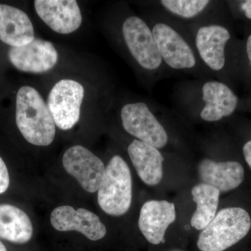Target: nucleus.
Returning <instances> with one entry per match:
<instances>
[{"label": "nucleus", "mask_w": 251, "mask_h": 251, "mask_svg": "<svg viewBox=\"0 0 251 251\" xmlns=\"http://www.w3.org/2000/svg\"><path fill=\"white\" fill-rule=\"evenodd\" d=\"M63 166L75 177L87 192L98 191L105 175L103 161L90 150L80 145L68 149L62 158Z\"/></svg>", "instance_id": "obj_8"}, {"label": "nucleus", "mask_w": 251, "mask_h": 251, "mask_svg": "<svg viewBox=\"0 0 251 251\" xmlns=\"http://www.w3.org/2000/svg\"><path fill=\"white\" fill-rule=\"evenodd\" d=\"M220 191L209 185L201 183L191 190L193 200L196 203V211L191 220L195 229L202 231L217 214Z\"/></svg>", "instance_id": "obj_19"}, {"label": "nucleus", "mask_w": 251, "mask_h": 251, "mask_svg": "<svg viewBox=\"0 0 251 251\" xmlns=\"http://www.w3.org/2000/svg\"><path fill=\"white\" fill-rule=\"evenodd\" d=\"M34 39V27L27 15L14 6L0 4V40L11 47H21Z\"/></svg>", "instance_id": "obj_16"}, {"label": "nucleus", "mask_w": 251, "mask_h": 251, "mask_svg": "<svg viewBox=\"0 0 251 251\" xmlns=\"http://www.w3.org/2000/svg\"><path fill=\"white\" fill-rule=\"evenodd\" d=\"M175 219L174 203L166 201H150L142 206L138 226L142 234L150 244L158 245L164 242L167 229L175 222Z\"/></svg>", "instance_id": "obj_12"}, {"label": "nucleus", "mask_w": 251, "mask_h": 251, "mask_svg": "<svg viewBox=\"0 0 251 251\" xmlns=\"http://www.w3.org/2000/svg\"><path fill=\"white\" fill-rule=\"evenodd\" d=\"M243 153L247 164L251 169V140L244 145L243 148Z\"/></svg>", "instance_id": "obj_22"}, {"label": "nucleus", "mask_w": 251, "mask_h": 251, "mask_svg": "<svg viewBox=\"0 0 251 251\" xmlns=\"http://www.w3.org/2000/svg\"><path fill=\"white\" fill-rule=\"evenodd\" d=\"M52 227L61 232L77 231L92 241L103 239L106 234V227L99 216L92 211L71 206L55 208L50 214Z\"/></svg>", "instance_id": "obj_9"}, {"label": "nucleus", "mask_w": 251, "mask_h": 251, "mask_svg": "<svg viewBox=\"0 0 251 251\" xmlns=\"http://www.w3.org/2000/svg\"><path fill=\"white\" fill-rule=\"evenodd\" d=\"M126 45L133 58L145 70L156 71L161 67L162 59L152 30L138 16L127 18L122 25Z\"/></svg>", "instance_id": "obj_6"}, {"label": "nucleus", "mask_w": 251, "mask_h": 251, "mask_svg": "<svg viewBox=\"0 0 251 251\" xmlns=\"http://www.w3.org/2000/svg\"><path fill=\"white\" fill-rule=\"evenodd\" d=\"M34 6L41 19L59 34L74 32L82 23V15L75 0H36Z\"/></svg>", "instance_id": "obj_11"}, {"label": "nucleus", "mask_w": 251, "mask_h": 251, "mask_svg": "<svg viewBox=\"0 0 251 251\" xmlns=\"http://www.w3.org/2000/svg\"><path fill=\"white\" fill-rule=\"evenodd\" d=\"M0 251H7L6 247H4V244L1 242H0Z\"/></svg>", "instance_id": "obj_25"}, {"label": "nucleus", "mask_w": 251, "mask_h": 251, "mask_svg": "<svg viewBox=\"0 0 251 251\" xmlns=\"http://www.w3.org/2000/svg\"><path fill=\"white\" fill-rule=\"evenodd\" d=\"M9 172L4 161L0 157V194L6 192L9 188Z\"/></svg>", "instance_id": "obj_21"}, {"label": "nucleus", "mask_w": 251, "mask_h": 251, "mask_svg": "<svg viewBox=\"0 0 251 251\" xmlns=\"http://www.w3.org/2000/svg\"><path fill=\"white\" fill-rule=\"evenodd\" d=\"M132 202V177L126 162L118 155L112 157L105 168L98 190V202L109 215H124Z\"/></svg>", "instance_id": "obj_3"}, {"label": "nucleus", "mask_w": 251, "mask_h": 251, "mask_svg": "<svg viewBox=\"0 0 251 251\" xmlns=\"http://www.w3.org/2000/svg\"><path fill=\"white\" fill-rule=\"evenodd\" d=\"M247 51L248 57H249L251 65V34L249 36V38H248L247 39Z\"/></svg>", "instance_id": "obj_24"}, {"label": "nucleus", "mask_w": 251, "mask_h": 251, "mask_svg": "<svg viewBox=\"0 0 251 251\" xmlns=\"http://www.w3.org/2000/svg\"><path fill=\"white\" fill-rule=\"evenodd\" d=\"M230 39L226 27L208 25L198 29L196 36V50L202 62L213 71H221L226 64L225 49Z\"/></svg>", "instance_id": "obj_13"}, {"label": "nucleus", "mask_w": 251, "mask_h": 251, "mask_svg": "<svg viewBox=\"0 0 251 251\" xmlns=\"http://www.w3.org/2000/svg\"><path fill=\"white\" fill-rule=\"evenodd\" d=\"M152 33L163 62L175 70L191 69L196 67L194 51L184 36L165 23H158Z\"/></svg>", "instance_id": "obj_7"}, {"label": "nucleus", "mask_w": 251, "mask_h": 251, "mask_svg": "<svg viewBox=\"0 0 251 251\" xmlns=\"http://www.w3.org/2000/svg\"><path fill=\"white\" fill-rule=\"evenodd\" d=\"M198 174L202 183L228 192L239 187L244 179V169L236 161L216 162L205 158L198 165Z\"/></svg>", "instance_id": "obj_15"}, {"label": "nucleus", "mask_w": 251, "mask_h": 251, "mask_svg": "<svg viewBox=\"0 0 251 251\" xmlns=\"http://www.w3.org/2000/svg\"><path fill=\"white\" fill-rule=\"evenodd\" d=\"M161 6L170 14L183 19H193L202 14L211 1L207 0H162Z\"/></svg>", "instance_id": "obj_20"}, {"label": "nucleus", "mask_w": 251, "mask_h": 251, "mask_svg": "<svg viewBox=\"0 0 251 251\" xmlns=\"http://www.w3.org/2000/svg\"><path fill=\"white\" fill-rule=\"evenodd\" d=\"M251 219L240 207H228L216 214L199 234L197 247L201 251H226L239 244L250 232Z\"/></svg>", "instance_id": "obj_2"}, {"label": "nucleus", "mask_w": 251, "mask_h": 251, "mask_svg": "<svg viewBox=\"0 0 251 251\" xmlns=\"http://www.w3.org/2000/svg\"><path fill=\"white\" fill-rule=\"evenodd\" d=\"M8 57L10 62L18 70L40 74L49 72L54 67L58 54L52 43L34 39L27 45L11 48Z\"/></svg>", "instance_id": "obj_10"}, {"label": "nucleus", "mask_w": 251, "mask_h": 251, "mask_svg": "<svg viewBox=\"0 0 251 251\" xmlns=\"http://www.w3.org/2000/svg\"><path fill=\"white\" fill-rule=\"evenodd\" d=\"M204 102L201 117L204 121L218 122L232 115L237 108L238 98L228 86L219 81L206 82L202 88Z\"/></svg>", "instance_id": "obj_14"}, {"label": "nucleus", "mask_w": 251, "mask_h": 251, "mask_svg": "<svg viewBox=\"0 0 251 251\" xmlns=\"http://www.w3.org/2000/svg\"><path fill=\"white\" fill-rule=\"evenodd\" d=\"M122 125L127 133L157 149L164 148L168 135L163 125L143 102L128 103L121 110Z\"/></svg>", "instance_id": "obj_5"}, {"label": "nucleus", "mask_w": 251, "mask_h": 251, "mask_svg": "<svg viewBox=\"0 0 251 251\" xmlns=\"http://www.w3.org/2000/svg\"><path fill=\"white\" fill-rule=\"evenodd\" d=\"M128 153L138 176L145 184L156 186L161 182L164 158L158 149L134 140L128 146Z\"/></svg>", "instance_id": "obj_17"}, {"label": "nucleus", "mask_w": 251, "mask_h": 251, "mask_svg": "<svg viewBox=\"0 0 251 251\" xmlns=\"http://www.w3.org/2000/svg\"><path fill=\"white\" fill-rule=\"evenodd\" d=\"M242 9L247 18L251 20V0H248L242 3Z\"/></svg>", "instance_id": "obj_23"}, {"label": "nucleus", "mask_w": 251, "mask_h": 251, "mask_svg": "<svg viewBox=\"0 0 251 251\" xmlns=\"http://www.w3.org/2000/svg\"><path fill=\"white\" fill-rule=\"evenodd\" d=\"M16 120L25 139L37 146H48L55 136V124L40 94L23 86L16 97Z\"/></svg>", "instance_id": "obj_1"}, {"label": "nucleus", "mask_w": 251, "mask_h": 251, "mask_svg": "<svg viewBox=\"0 0 251 251\" xmlns=\"http://www.w3.org/2000/svg\"><path fill=\"white\" fill-rule=\"evenodd\" d=\"M84 94L83 86L75 80H62L52 87L47 105L54 124L60 129L69 130L76 125Z\"/></svg>", "instance_id": "obj_4"}, {"label": "nucleus", "mask_w": 251, "mask_h": 251, "mask_svg": "<svg viewBox=\"0 0 251 251\" xmlns=\"http://www.w3.org/2000/svg\"><path fill=\"white\" fill-rule=\"evenodd\" d=\"M32 224L23 210L11 204H0V238L16 244L30 240Z\"/></svg>", "instance_id": "obj_18"}]
</instances>
